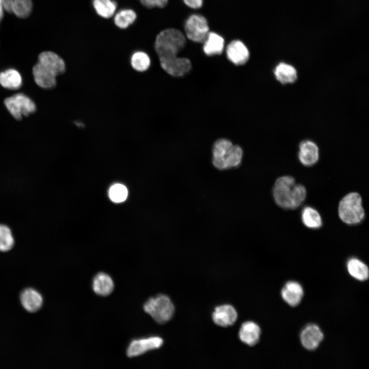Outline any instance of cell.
I'll list each match as a JSON object with an SVG mask.
<instances>
[{
    "instance_id": "16",
    "label": "cell",
    "mask_w": 369,
    "mask_h": 369,
    "mask_svg": "<svg viewBox=\"0 0 369 369\" xmlns=\"http://www.w3.org/2000/svg\"><path fill=\"white\" fill-rule=\"evenodd\" d=\"M4 10L20 18L30 15L32 10L31 0H2Z\"/></svg>"
},
{
    "instance_id": "28",
    "label": "cell",
    "mask_w": 369,
    "mask_h": 369,
    "mask_svg": "<svg viewBox=\"0 0 369 369\" xmlns=\"http://www.w3.org/2000/svg\"><path fill=\"white\" fill-rule=\"evenodd\" d=\"M130 63L134 70L139 72H143L147 71L150 67L151 59L146 52L138 51L132 55Z\"/></svg>"
},
{
    "instance_id": "3",
    "label": "cell",
    "mask_w": 369,
    "mask_h": 369,
    "mask_svg": "<svg viewBox=\"0 0 369 369\" xmlns=\"http://www.w3.org/2000/svg\"><path fill=\"white\" fill-rule=\"evenodd\" d=\"M212 163L218 170L236 168L241 163L243 152L240 147L226 139H219L214 144Z\"/></svg>"
},
{
    "instance_id": "19",
    "label": "cell",
    "mask_w": 369,
    "mask_h": 369,
    "mask_svg": "<svg viewBox=\"0 0 369 369\" xmlns=\"http://www.w3.org/2000/svg\"><path fill=\"white\" fill-rule=\"evenodd\" d=\"M92 286L96 294L103 297L111 294L114 289L112 278L104 272H99L95 275L92 280Z\"/></svg>"
},
{
    "instance_id": "27",
    "label": "cell",
    "mask_w": 369,
    "mask_h": 369,
    "mask_svg": "<svg viewBox=\"0 0 369 369\" xmlns=\"http://www.w3.org/2000/svg\"><path fill=\"white\" fill-rule=\"evenodd\" d=\"M135 12L131 9H122L114 17L115 25L120 29H126L132 24L136 19Z\"/></svg>"
},
{
    "instance_id": "12",
    "label": "cell",
    "mask_w": 369,
    "mask_h": 369,
    "mask_svg": "<svg viewBox=\"0 0 369 369\" xmlns=\"http://www.w3.org/2000/svg\"><path fill=\"white\" fill-rule=\"evenodd\" d=\"M228 58L235 65L245 64L250 58V52L244 45L240 40H234L231 42L226 48Z\"/></svg>"
},
{
    "instance_id": "1",
    "label": "cell",
    "mask_w": 369,
    "mask_h": 369,
    "mask_svg": "<svg viewBox=\"0 0 369 369\" xmlns=\"http://www.w3.org/2000/svg\"><path fill=\"white\" fill-rule=\"evenodd\" d=\"M186 43L183 34L174 28L165 29L156 36L154 44L155 51L161 68L170 75L181 76L191 69L190 60L177 56L184 48Z\"/></svg>"
},
{
    "instance_id": "20",
    "label": "cell",
    "mask_w": 369,
    "mask_h": 369,
    "mask_svg": "<svg viewBox=\"0 0 369 369\" xmlns=\"http://www.w3.org/2000/svg\"><path fill=\"white\" fill-rule=\"evenodd\" d=\"M32 72L35 83L40 87L51 89L56 86V76L39 63L34 66Z\"/></svg>"
},
{
    "instance_id": "22",
    "label": "cell",
    "mask_w": 369,
    "mask_h": 369,
    "mask_svg": "<svg viewBox=\"0 0 369 369\" xmlns=\"http://www.w3.org/2000/svg\"><path fill=\"white\" fill-rule=\"evenodd\" d=\"M303 224L311 229H318L322 225L321 216L317 210L310 206L305 207L301 211Z\"/></svg>"
},
{
    "instance_id": "8",
    "label": "cell",
    "mask_w": 369,
    "mask_h": 369,
    "mask_svg": "<svg viewBox=\"0 0 369 369\" xmlns=\"http://www.w3.org/2000/svg\"><path fill=\"white\" fill-rule=\"evenodd\" d=\"M163 343V339L157 336L135 339L129 344L127 350V355L130 358L137 357L160 348Z\"/></svg>"
},
{
    "instance_id": "7",
    "label": "cell",
    "mask_w": 369,
    "mask_h": 369,
    "mask_svg": "<svg viewBox=\"0 0 369 369\" xmlns=\"http://www.w3.org/2000/svg\"><path fill=\"white\" fill-rule=\"evenodd\" d=\"M184 30L187 37L196 43H203L209 33L206 18L200 14H192L186 20Z\"/></svg>"
},
{
    "instance_id": "23",
    "label": "cell",
    "mask_w": 369,
    "mask_h": 369,
    "mask_svg": "<svg viewBox=\"0 0 369 369\" xmlns=\"http://www.w3.org/2000/svg\"><path fill=\"white\" fill-rule=\"evenodd\" d=\"M22 84L20 74L13 69H9L0 73V85L5 88L16 90Z\"/></svg>"
},
{
    "instance_id": "31",
    "label": "cell",
    "mask_w": 369,
    "mask_h": 369,
    "mask_svg": "<svg viewBox=\"0 0 369 369\" xmlns=\"http://www.w3.org/2000/svg\"><path fill=\"white\" fill-rule=\"evenodd\" d=\"M184 4L190 8L193 9L200 8L203 3V0H183Z\"/></svg>"
},
{
    "instance_id": "32",
    "label": "cell",
    "mask_w": 369,
    "mask_h": 369,
    "mask_svg": "<svg viewBox=\"0 0 369 369\" xmlns=\"http://www.w3.org/2000/svg\"><path fill=\"white\" fill-rule=\"evenodd\" d=\"M4 8L2 0H0V23L4 16Z\"/></svg>"
},
{
    "instance_id": "11",
    "label": "cell",
    "mask_w": 369,
    "mask_h": 369,
    "mask_svg": "<svg viewBox=\"0 0 369 369\" xmlns=\"http://www.w3.org/2000/svg\"><path fill=\"white\" fill-rule=\"evenodd\" d=\"M38 63L56 76L64 73L66 70L64 59L52 51H44L40 53Z\"/></svg>"
},
{
    "instance_id": "30",
    "label": "cell",
    "mask_w": 369,
    "mask_h": 369,
    "mask_svg": "<svg viewBox=\"0 0 369 369\" xmlns=\"http://www.w3.org/2000/svg\"><path fill=\"white\" fill-rule=\"evenodd\" d=\"M141 4L148 8L154 7L163 8L168 2V0H139Z\"/></svg>"
},
{
    "instance_id": "2",
    "label": "cell",
    "mask_w": 369,
    "mask_h": 369,
    "mask_svg": "<svg viewBox=\"0 0 369 369\" xmlns=\"http://www.w3.org/2000/svg\"><path fill=\"white\" fill-rule=\"evenodd\" d=\"M275 202L284 209H295L301 206L306 196L305 187L296 182L291 176L277 178L273 188Z\"/></svg>"
},
{
    "instance_id": "24",
    "label": "cell",
    "mask_w": 369,
    "mask_h": 369,
    "mask_svg": "<svg viewBox=\"0 0 369 369\" xmlns=\"http://www.w3.org/2000/svg\"><path fill=\"white\" fill-rule=\"evenodd\" d=\"M347 269L349 274L355 279L364 281L368 278L367 266L357 258H351L347 262Z\"/></svg>"
},
{
    "instance_id": "9",
    "label": "cell",
    "mask_w": 369,
    "mask_h": 369,
    "mask_svg": "<svg viewBox=\"0 0 369 369\" xmlns=\"http://www.w3.org/2000/svg\"><path fill=\"white\" fill-rule=\"evenodd\" d=\"M319 157V149L314 141L306 139L299 144L298 157L302 165L313 166L318 161Z\"/></svg>"
},
{
    "instance_id": "6",
    "label": "cell",
    "mask_w": 369,
    "mask_h": 369,
    "mask_svg": "<svg viewBox=\"0 0 369 369\" xmlns=\"http://www.w3.org/2000/svg\"><path fill=\"white\" fill-rule=\"evenodd\" d=\"M4 104L10 113L16 119H20L23 115L27 116L36 110L34 102L23 93L6 98Z\"/></svg>"
},
{
    "instance_id": "25",
    "label": "cell",
    "mask_w": 369,
    "mask_h": 369,
    "mask_svg": "<svg viewBox=\"0 0 369 369\" xmlns=\"http://www.w3.org/2000/svg\"><path fill=\"white\" fill-rule=\"evenodd\" d=\"M15 237L12 229L4 223H0V252L6 253L14 247Z\"/></svg>"
},
{
    "instance_id": "14",
    "label": "cell",
    "mask_w": 369,
    "mask_h": 369,
    "mask_svg": "<svg viewBox=\"0 0 369 369\" xmlns=\"http://www.w3.org/2000/svg\"><path fill=\"white\" fill-rule=\"evenodd\" d=\"M260 334V328L258 324L252 321H247L242 324L238 336L242 342L253 346L258 343Z\"/></svg>"
},
{
    "instance_id": "13",
    "label": "cell",
    "mask_w": 369,
    "mask_h": 369,
    "mask_svg": "<svg viewBox=\"0 0 369 369\" xmlns=\"http://www.w3.org/2000/svg\"><path fill=\"white\" fill-rule=\"evenodd\" d=\"M323 339V334L320 329L314 324L307 325L300 334L302 345L309 350H314L317 348Z\"/></svg>"
},
{
    "instance_id": "18",
    "label": "cell",
    "mask_w": 369,
    "mask_h": 369,
    "mask_svg": "<svg viewBox=\"0 0 369 369\" xmlns=\"http://www.w3.org/2000/svg\"><path fill=\"white\" fill-rule=\"evenodd\" d=\"M20 299L24 309L31 313L39 310L43 301L41 294L32 288H27L24 290L20 294Z\"/></svg>"
},
{
    "instance_id": "4",
    "label": "cell",
    "mask_w": 369,
    "mask_h": 369,
    "mask_svg": "<svg viewBox=\"0 0 369 369\" xmlns=\"http://www.w3.org/2000/svg\"><path fill=\"white\" fill-rule=\"evenodd\" d=\"M338 212L340 219L345 223L349 225L360 223L365 217L360 195L357 192L345 195L339 203Z\"/></svg>"
},
{
    "instance_id": "21",
    "label": "cell",
    "mask_w": 369,
    "mask_h": 369,
    "mask_svg": "<svg viewBox=\"0 0 369 369\" xmlns=\"http://www.w3.org/2000/svg\"><path fill=\"white\" fill-rule=\"evenodd\" d=\"M203 43V52L208 56L220 54L224 49L223 38L215 32H209Z\"/></svg>"
},
{
    "instance_id": "10",
    "label": "cell",
    "mask_w": 369,
    "mask_h": 369,
    "mask_svg": "<svg viewBox=\"0 0 369 369\" xmlns=\"http://www.w3.org/2000/svg\"><path fill=\"white\" fill-rule=\"evenodd\" d=\"M214 323L218 326L227 327L233 325L238 317L237 311L230 304L216 307L212 315Z\"/></svg>"
},
{
    "instance_id": "15",
    "label": "cell",
    "mask_w": 369,
    "mask_h": 369,
    "mask_svg": "<svg viewBox=\"0 0 369 369\" xmlns=\"http://www.w3.org/2000/svg\"><path fill=\"white\" fill-rule=\"evenodd\" d=\"M273 73L275 79L282 85L294 84L298 79L296 69L293 65L285 62L278 63L275 66Z\"/></svg>"
},
{
    "instance_id": "5",
    "label": "cell",
    "mask_w": 369,
    "mask_h": 369,
    "mask_svg": "<svg viewBox=\"0 0 369 369\" xmlns=\"http://www.w3.org/2000/svg\"><path fill=\"white\" fill-rule=\"evenodd\" d=\"M144 310L156 322L163 324L172 319L175 307L168 296L159 294L148 299L144 305Z\"/></svg>"
},
{
    "instance_id": "26",
    "label": "cell",
    "mask_w": 369,
    "mask_h": 369,
    "mask_svg": "<svg viewBox=\"0 0 369 369\" xmlns=\"http://www.w3.org/2000/svg\"><path fill=\"white\" fill-rule=\"evenodd\" d=\"M92 5L96 13L105 18L113 16L117 8L116 3L113 0H93Z\"/></svg>"
},
{
    "instance_id": "29",
    "label": "cell",
    "mask_w": 369,
    "mask_h": 369,
    "mask_svg": "<svg viewBox=\"0 0 369 369\" xmlns=\"http://www.w3.org/2000/svg\"><path fill=\"white\" fill-rule=\"evenodd\" d=\"M109 197L115 202H121L125 201L128 196L127 188L121 184H115L110 189Z\"/></svg>"
},
{
    "instance_id": "17",
    "label": "cell",
    "mask_w": 369,
    "mask_h": 369,
    "mask_svg": "<svg viewBox=\"0 0 369 369\" xmlns=\"http://www.w3.org/2000/svg\"><path fill=\"white\" fill-rule=\"evenodd\" d=\"M303 294L302 286L295 281H289L286 283L281 292L283 299L292 306H295L299 304Z\"/></svg>"
}]
</instances>
